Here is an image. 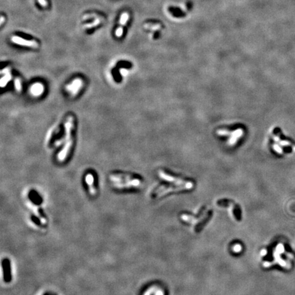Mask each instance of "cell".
<instances>
[{"instance_id":"5bb4252c","label":"cell","mask_w":295,"mask_h":295,"mask_svg":"<svg viewBox=\"0 0 295 295\" xmlns=\"http://www.w3.org/2000/svg\"><path fill=\"white\" fill-rule=\"evenodd\" d=\"M4 269V275H5V281H9L10 278H11V274L9 273L10 271V266H9V261L6 260L4 261L3 263Z\"/></svg>"},{"instance_id":"6da1fadb","label":"cell","mask_w":295,"mask_h":295,"mask_svg":"<svg viewBox=\"0 0 295 295\" xmlns=\"http://www.w3.org/2000/svg\"><path fill=\"white\" fill-rule=\"evenodd\" d=\"M219 136H224L228 139V144L230 146H234L237 144L244 134V130L242 127L237 128H222L217 131Z\"/></svg>"},{"instance_id":"8fae6325","label":"cell","mask_w":295,"mask_h":295,"mask_svg":"<svg viewBox=\"0 0 295 295\" xmlns=\"http://www.w3.org/2000/svg\"><path fill=\"white\" fill-rule=\"evenodd\" d=\"M81 84L82 83L80 79H76L73 81V83H70L69 85H68V90H69L70 92L73 94H76V92H77V91L80 89Z\"/></svg>"},{"instance_id":"d6986e66","label":"cell","mask_w":295,"mask_h":295,"mask_svg":"<svg viewBox=\"0 0 295 295\" xmlns=\"http://www.w3.org/2000/svg\"><path fill=\"white\" fill-rule=\"evenodd\" d=\"M98 17H99L98 16V15L96 14H88L84 15V16L83 17V19L86 20V19H92V18H98Z\"/></svg>"},{"instance_id":"603a6c76","label":"cell","mask_w":295,"mask_h":295,"mask_svg":"<svg viewBox=\"0 0 295 295\" xmlns=\"http://www.w3.org/2000/svg\"><path fill=\"white\" fill-rule=\"evenodd\" d=\"M4 17L3 16H2L1 17V25L4 23Z\"/></svg>"},{"instance_id":"44dd1931","label":"cell","mask_w":295,"mask_h":295,"mask_svg":"<svg viewBox=\"0 0 295 295\" xmlns=\"http://www.w3.org/2000/svg\"><path fill=\"white\" fill-rule=\"evenodd\" d=\"M38 2L42 7H47L48 6V2H47V0H38Z\"/></svg>"},{"instance_id":"7402d4cb","label":"cell","mask_w":295,"mask_h":295,"mask_svg":"<svg viewBox=\"0 0 295 295\" xmlns=\"http://www.w3.org/2000/svg\"><path fill=\"white\" fill-rule=\"evenodd\" d=\"M155 295H164L163 294V292L161 290H158L156 292V294Z\"/></svg>"},{"instance_id":"7c38bea8","label":"cell","mask_w":295,"mask_h":295,"mask_svg":"<svg viewBox=\"0 0 295 295\" xmlns=\"http://www.w3.org/2000/svg\"><path fill=\"white\" fill-rule=\"evenodd\" d=\"M43 90H44V88H43L42 85L40 84V83H36L31 88V92L32 95L35 96L40 95Z\"/></svg>"},{"instance_id":"2e32d148","label":"cell","mask_w":295,"mask_h":295,"mask_svg":"<svg viewBox=\"0 0 295 295\" xmlns=\"http://www.w3.org/2000/svg\"><path fill=\"white\" fill-rule=\"evenodd\" d=\"M232 250L234 252L239 253L240 251H241V250H242V246H241L240 244H236V245L233 246Z\"/></svg>"},{"instance_id":"30bf717a","label":"cell","mask_w":295,"mask_h":295,"mask_svg":"<svg viewBox=\"0 0 295 295\" xmlns=\"http://www.w3.org/2000/svg\"><path fill=\"white\" fill-rule=\"evenodd\" d=\"M133 176L130 175L125 174H112L109 176L111 181H124V180H130Z\"/></svg>"},{"instance_id":"277c9868","label":"cell","mask_w":295,"mask_h":295,"mask_svg":"<svg viewBox=\"0 0 295 295\" xmlns=\"http://www.w3.org/2000/svg\"><path fill=\"white\" fill-rule=\"evenodd\" d=\"M129 19V14L128 12H123L120 19V26L117 28L116 31V36L117 37H121L123 34V27L126 24Z\"/></svg>"},{"instance_id":"9a60e30c","label":"cell","mask_w":295,"mask_h":295,"mask_svg":"<svg viewBox=\"0 0 295 295\" xmlns=\"http://www.w3.org/2000/svg\"><path fill=\"white\" fill-rule=\"evenodd\" d=\"M103 20V18H101V17L96 18V19L93 22L90 23H88V24H85V25H83V28L84 29H91V28H92V27H95L97 26V25L100 24Z\"/></svg>"},{"instance_id":"ac0fdd59","label":"cell","mask_w":295,"mask_h":295,"mask_svg":"<svg viewBox=\"0 0 295 295\" xmlns=\"http://www.w3.org/2000/svg\"><path fill=\"white\" fill-rule=\"evenodd\" d=\"M157 289V286H152L149 289H148L146 292H145L144 295H151L155 291V290Z\"/></svg>"},{"instance_id":"52a82bcc","label":"cell","mask_w":295,"mask_h":295,"mask_svg":"<svg viewBox=\"0 0 295 295\" xmlns=\"http://www.w3.org/2000/svg\"><path fill=\"white\" fill-rule=\"evenodd\" d=\"M73 129V117L69 116L67 120V123H65V133H66V140L69 141L72 139V130Z\"/></svg>"},{"instance_id":"ffe728a7","label":"cell","mask_w":295,"mask_h":295,"mask_svg":"<svg viewBox=\"0 0 295 295\" xmlns=\"http://www.w3.org/2000/svg\"><path fill=\"white\" fill-rule=\"evenodd\" d=\"M15 87L17 90H21V81H20L19 79H16L15 80Z\"/></svg>"},{"instance_id":"7a4b0ae2","label":"cell","mask_w":295,"mask_h":295,"mask_svg":"<svg viewBox=\"0 0 295 295\" xmlns=\"http://www.w3.org/2000/svg\"><path fill=\"white\" fill-rule=\"evenodd\" d=\"M159 176L162 179L165 180V181L167 182H172L176 183V184L180 185V186L183 187L185 188V189H191L193 187V183L192 182L190 181H186V180L179 179V178L173 176L172 175L167 174L165 172L162 171V170H160L159 171Z\"/></svg>"},{"instance_id":"cb8c5ba5","label":"cell","mask_w":295,"mask_h":295,"mask_svg":"<svg viewBox=\"0 0 295 295\" xmlns=\"http://www.w3.org/2000/svg\"><path fill=\"white\" fill-rule=\"evenodd\" d=\"M266 251L265 250H263V251H262V255H265L266 254Z\"/></svg>"},{"instance_id":"e0dca14e","label":"cell","mask_w":295,"mask_h":295,"mask_svg":"<svg viewBox=\"0 0 295 295\" xmlns=\"http://www.w3.org/2000/svg\"><path fill=\"white\" fill-rule=\"evenodd\" d=\"M144 27H146V28H148V29L154 30H158L159 28V25H152V24H149V23L144 25Z\"/></svg>"},{"instance_id":"9c48e42d","label":"cell","mask_w":295,"mask_h":295,"mask_svg":"<svg viewBox=\"0 0 295 295\" xmlns=\"http://www.w3.org/2000/svg\"><path fill=\"white\" fill-rule=\"evenodd\" d=\"M85 181L89 185V191L92 195H95L96 189L94 187V177L91 174H88L85 176Z\"/></svg>"},{"instance_id":"ba28073f","label":"cell","mask_w":295,"mask_h":295,"mask_svg":"<svg viewBox=\"0 0 295 295\" xmlns=\"http://www.w3.org/2000/svg\"><path fill=\"white\" fill-rule=\"evenodd\" d=\"M72 145H73V139L66 142V144L64 147V148L62 149V151L60 152L59 154H58V160H59L60 161H63L65 159L66 157H67L68 152L70 151V148L72 147Z\"/></svg>"},{"instance_id":"8992f818","label":"cell","mask_w":295,"mask_h":295,"mask_svg":"<svg viewBox=\"0 0 295 295\" xmlns=\"http://www.w3.org/2000/svg\"><path fill=\"white\" fill-rule=\"evenodd\" d=\"M209 215L210 214L208 212L205 213V214L202 215L200 218H198V219H195V218H193V217H191V216L187 215H182V220H184L185 221H187V222L191 223H193V224L196 225V223L201 222V221L202 222L203 221L206 220L208 218V217H209Z\"/></svg>"},{"instance_id":"5b68a950","label":"cell","mask_w":295,"mask_h":295,"mask_svg":"<svg viewBox=\"0 0 295 295\" xmlns=\"http://www.w3.org/2000/svg\"><path fill=\"white\" fill-rule=\"evenodd\" d=\"M141 185L140 180L138 179H133L127 180L125 183H115L113 184V187L119 189H123V188H129V187H139Z\"/></svg>"},{"instance_id":"4fadbf2b","label":"cell","mask_w":295,"mask_h":295,"mask_svg":"<svg viewBox=\"0 0 295 295\" xmlns=\"http://www.w3.org/2000/svg\"><path fill=\"white\" fill-rule=\"evenodd\" d=\"M29 206L30 207V209H31L33 211V213H34V215L40 219V220L42 222V223H44V224L45 223H46V219L44 217H42L41 215L40 214V213L39 211V208H38L36 206H35L34 204H32V203H29Z\"/></svg>"},{"instance_id":"3957f363","label":"cell","mask_w":295,"mask_h":295,"mask_svg":"<svg viewBox=\"0 0 295 295\" xmlns=\"http://www.w3.org/2000/svg\"><path fill=\"white\" fill-rule=\"evenodd\" d=\"M11 41L15 44L25 46V47H28L32 48H38L39 47V43L36 42L35 40H25L19 36H14L11 38Z\"/></svg>"}]
</instances>
